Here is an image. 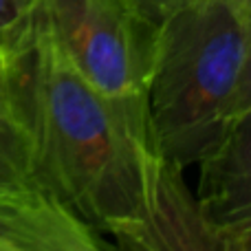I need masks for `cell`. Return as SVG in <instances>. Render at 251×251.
<instances>
[{
    "instance_id": "6da1fadb",
    "label": "cell",
    "mask_w": 251,
    "mask_h": 251,
    "mask_svg": "<svg viewBox=\"0 0 251 251\" xmlns=\"http://www.w3.org/2000/svg\"><path fill=\"white\" fill-rule=\"evenodd\" d=\"M2 64L33 141L38 187L122 249L218 251L183 168L71 64L38 2L4 35Z\"/></svg>"
},
{
    "instance_id": "7a4b0ae2",
    "label": "cell",
    "mask_w": 251,
    "mask_h": 251,
    "mask_svg": "<svg viewBox=\"0 0 251 251\" xmlns=\"http://www.w3.org/2000/svg\"><path fill=\"white\" fill-rule=\"evenodd\" d=\"M247 40V7L192 0L156 31L148 79V119L161 156L199 165L229 128Z\"/></svg>"
},
{
    "instance_id": "3957f363",
    "label": "cell",
    "mask_w": 251,
    "mask_h": 251,
    "mask_svg": "<svg viewBox=\"0 0 251 251\" xmlns=\"http://www.w3.org/2000/svg\"><path fill=\"white\" fill-rule=\"evenodd\" d=\"M38 7L71 64L150 130L148 79L159 29L132 0H38Z\"/></svg>"
},
{
    "instance_id": "277c9868",
    "label": "cell",
    "mask_w": 251,
    "mask_h": 251,
    "mask_svg": "<svg viewBox=\"0 0 251 251\" xmlns=\"http://www.w3.org/2000/svg\"><path fill=\"white\" fill-rule=\"evenodd\" d=\"M97 229L42 187L0 192V251H101Z\"/></svg>"
},
{
    "instance_id": "5b68a950",
    "label": "cell",
    "mask_w": 251,
    "mask_h": 251,
    "mask_svg": "<svg viewBox=\"0 0 251 251\" xmlns=\"http://www.w3.org/2000/svg\"><path fill=\"white\" fill-rule=\"evenodd\" d=\"M199 165L196 201L214 231L251 221V110L231 119L221 143Z\"/></svg>"
},
{
    "instance_id": "8992f818",
    "label": "cell",
    "mask_w": 251,
    "mask_h": 251,
    "mask_svg": "<svg viewBox=\"0 0 251 251\" xmlns=\"http://www.w3.org/2000/svg\"><path fill=\"white\" fill-rule=\"evenodd\" d=\"M38 187L33 141L18 110L0 57V192Z\"/></svg>"
},
{
    "instance_id": "52a82bcc",
    "label": "cell",
    "mask_w": 251,
    "mask_h": 251,
    "mask_svg": "<svg viewBox=\"0 0 251 251\" xmlns=\"http://www.w3.org/2000/svg\"><path fill=\"white\" fill-rule=\"evenodd\" d=\"M251 110V4L247 7V40H245V57L240 69L238 86H236L234 100L229 106V122L234 117Z\"/></svg>"
},
{
    "instance_id": "ba28073f",
    "label": "cell",
    "mask_w": 251,
    "mask_h": 251,
    "mask_svg": "<svg viewBox=\"0 0 251 251\" xmlns=\"http://www.w3.org/2000/svg\"><path fill=\"white\" fill-rule=\"evenodd\" d=\"M192 0H132V4L139 9L143 18L148 22L159 29L168 18H172L174 13H178L181 9H185Z\"/></svg>"
},
{
    "instance_id": "9c48e42d",
    "label": "cell",
    "mask_w": 251,
    "mask_h": 251,
    "mask_svg": "<svg viewBox=\"0 0 251 251\" xmlns=\"http://www.w3.org/2000/svg\"><path fill=\"white\" fill-rule=\"evenodd\" d=\"M218 251H251V221L216 229Z\"/></svg>"
},
{
    "instance_id": "30bf717a",
    "label": "cell",
    "mask_w": 251,
    "mask_h": 251,
    "mask_svg": "<svg viewBox=\"0 0 251 251\" xmlns=\"http://www.w3.org/2000/svg\"><path fill=\"white\" fill-rule=\"evenodd\" d=\"M38 0H0V35H7L33 11Z\"/></svg>"
},
{
    "instance_id": "8fae6325",
    "label": "cell",
    "mask_w": 251,
    "mask_h": 251,
    "mask_svg": "<svg viewBox=\"0 0 251 251\" xmlns=\"http://www.w3.org/2000/svg\"><path fill=\"white\" fill-rule=\"evenodd\" d=\"M234 2H238V4H243V7H249V4H251V0H234Z\"/></svg>"
},
{
    "instance_id": "7c38bea8",
    "label": "cell",
    "mask_w": 251,
    "mask_h": 251,
    "mask_svg": "<svg viewBox=\"0 0 251 251\" xmlns=\"http://www.w3.org/2000/svg\"><path fill=\"white\" fill-rule=\"evenodd\" d=\"M2 40H4V35H0V57H2Z\"/></svg>"
}]
</instances>
